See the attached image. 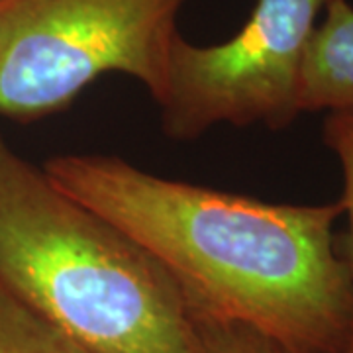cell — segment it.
<instances>
[{"label": "cell", "mask_w": 353, "mask_h": 353, "mask_svg": "<svg viewBox=\"0 0 353 353\" xmlns=\"http://www.w3.org/2000/svg\"><path fill=\"white\" fill-rule=\"evenodd\" d=\"M41 169L153 255L192 314L248 326L294 352H345L352 281L334 232L340 201L265 202L102 153L55 155Z\"/></svg>", "instance_id": "cell-1"}, {"label": "cell", "mask_w": 353, "mask_h": 353, "mask_svg": "<svg viewBox=\"0 0 353 353\" xmlns=\"http://www.w3.org/2000/svg\"><path fill=\"white\" fill-rule=\"evenodd\" d=\"M0 289L92 353H202L175 279L2 132Z\"/></svg>", "instance_id": "cell-2"}, {"label": "cell", "mask_w": 353, "mask_h": 353, "mask_svg": "<svg viewBox=\"0 0 353 353\" xmlns=\"http://www.w3.org/2000/svg\"><path fill=\"white\" fill-rule=\"evenodd\" d=\"M187 0H0V116L67 108L99 77H134L159 102Z\"/></svg>", "instance_id": "cell-3"}, {"label": "cell", "mask_w": 353, "mask_h": 353, "mask_svg": "<svg viewBox=\"0 0 353 353\" xmlns=\"http://www.w3.org/2000/svg\"><path fill=\"white\" fill-rule=\"evenodd\" d=\"M328 0H257L232 39L194 46L181 34L169 55L161 128L192 141L218 124L289 128L301 112L304 53Z\"/></svg>", "instance_id": "cell-4"}, {"label": "cell", "mask_w": 353, "mask_h": 353, "mask_svg": "<svg viewBox=\"0 0 353 353\" xmlns=\"http://www.w3.org/2000/svg\"><path fill=\"white\" fill-rule=\"evenodd\" d=\"M301 112L353 114V4L328 0L304 53Z\"/></svg>", "instance_id": "cell-5"}, {"label": "cell", "mask_w": 353, "mask_h": 353, "mask_svg": "<svg viewBox=\"0 0 353 353\" xmlns=\"http://www.w3.org/2000/svg\"><path fill=\"white\" fill-rule=\"evenodd\" d=\"M0 353H92L0 289Z\"/></svg>", "instance_id": "cell-6"}, {"label": "cell", "mask_w": 353, "mask_h": 353, "mask_svg": "<svg viewBox=\"0 0 353 353\" xmlns=\"http://www.w3.org/2000/svg\"><path fill=\"white\" fill-rule=\"evenodd\" d=\"M322 139L328 150L340 161L341 175H343V194L340 204L345 216V236L343 248L340 252L350 271L352 281V322H350V336L343 353H353V114H326L322 126Z\"/></svg>", "instance_id": "cell-7"}, {"label": "cell", "mask_w": 353, "mask_h": 353, "mask_svg": "<svg viewBox=\"0 0 353 353\" xmlns=\"http://www.w3.org/2000/svg\"><path fill=\"white\" fill-rule=\"evenodd\" d=\"M192 318L202 353H301L241 324L202 314Z\"/></svg>", "instance_id": "cell-8"}]
</instances>
